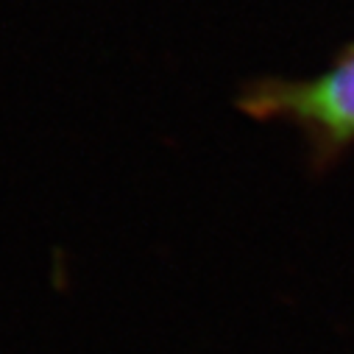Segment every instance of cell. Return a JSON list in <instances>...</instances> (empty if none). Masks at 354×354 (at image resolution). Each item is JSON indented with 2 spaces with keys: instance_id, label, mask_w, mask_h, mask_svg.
Segmentation results:
<instances>
[{
  "instance_id": "obj_1",
  "label": "cell",
  "mask_w": 354,
  "mask_h": 354,
  "mask_svg": "<svg viewBox=\"0 0 354 354\" xmlns=\"http://www.w3.org/2000/svg\"><path fill=\"white\" fill-rule=\"evenodd\" d=\"M237 109L254 120L293 126L307 145L313 170L326 173L354 145V42L318 75L248 84Z\"/></svg>"
}]
</instances>
